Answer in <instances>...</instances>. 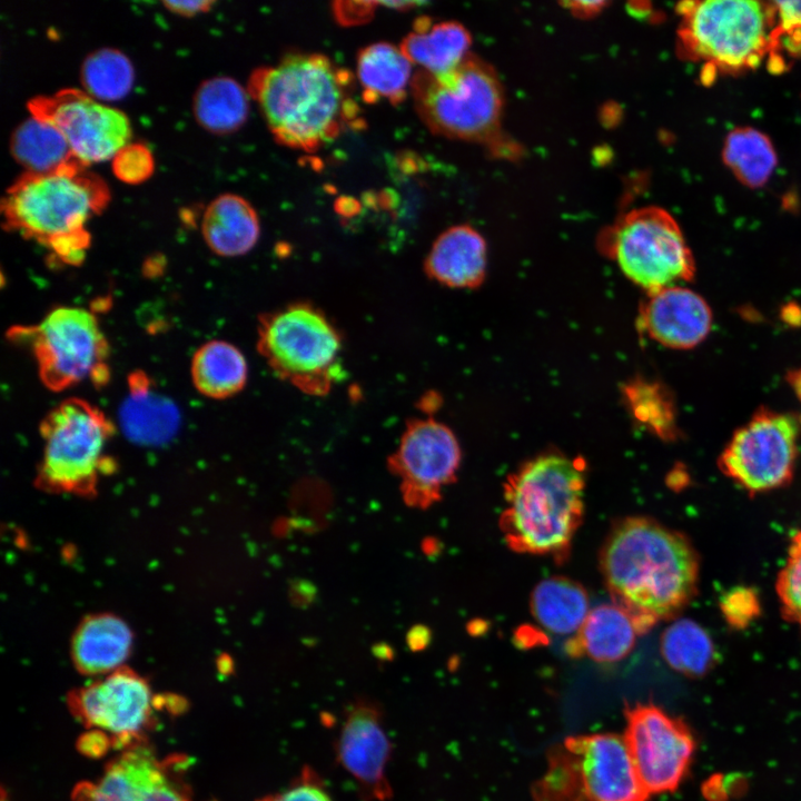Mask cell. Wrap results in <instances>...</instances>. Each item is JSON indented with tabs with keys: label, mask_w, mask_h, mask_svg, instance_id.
Returning a JSON list of instances; mask_svg holds the SVG:
<instances>
[{
	"label": "cell",
	"mask_w": 801,
	"mask_h": 801,
	"mask_svg": "<svg viewBox=\"0 0 801 801\" xmlns=\"http://www.w3.org/2000/svg\"><path fill=\"white\" fill-rule=\"evenodd\" d=\"M600 567L614 604L639 634L673 619L698 590L700 562L692 543L649 517H626L612 527Z\"/></svg>",
	"instance_id": "cell-1"
},
{
	"label": "cell",
	"mask_w": 801,
	"mask_h": 801,
	"mask_svg": "<svg viewBox=\"0 0 801 801\" xmlns=\"http://www.w3.org/2000/svg\"><path fill=\"white\" fill-rule=\"evenodd\" d=\"M352 76L322 53H293L251 72L247 90L278 144L313 152L358 119Z\"/></svg>",
	"instance_id": "cell-2"
},
{
	"label": "cell",
	"mask_w": 801,
	"mask_h": 801,
	"mask_svg": "<svg viewBox=\"0 0 801 801\" xmlns=\"http://www.w3.org/2000/svg\"><path fill=\"white\" fill-rule=\"evenodd\" d=\"M584 486L585 462L557 452L537 455L510 474L498 521L508 547L566 561L583 520Z\"/></svg>",
	"instance_id": "cell-3"
},
{
	"label": "cell",
	"mask_w": 801,
	"mask_h": 801,
	"mask_svg": "<svg viewBox=\"0 0 801 801\" xmlns=\"http://www.w3.org/2000/svg\"><path fill=\"white\" fill-rule=\"evenodd\" d=\"M75 162L48 174L24 172L7 190L1 205L4 225L46 246L67 265H79L89 248L86 222L110 198L106 182Z\"/></svg>",
	"instance_id": "cell-4"
},
{
	"label": "cell",
	"mask_w": 801,
	"mask_h": 801,
	"mask_svg": "<svg viewBox=\"0 0 801 801\" xmlns=\"http://www.w3.org/2000/svg\"><path fill=\"white\" fill-rule=\"evenodd\" d=\"M257 349L283 380L325 396L344 376L343 339L318 307L295 301L259 316Z\"/></svg>",
	"instance_id": "cell-5"
},
{
	"label": "cell",
	"mask_w": 801,
	"mask_h": 801,
	"mask_svg": "<svg viewBox=\"0 0 801 801\" xmlns=\"http://www.w3.org/2000/svg\"><path fill=\"white\" fill-rule=\"evenodd\" d=\"M678 11L686 56L726 71L756 67L779 36L773 2L688 1Z\"/></svg>",
	"instance_id": "cell-6"
},
{
	"label": "cell",
	"mask_w": 801,
	"mask_h": 801,
	"mask_svg": "<svg viewBox=\"0 0 801 801\" xmlns=\"http://www.w3.org/2000/svg\"><path fill=\"white\" fill-rule=\"evenodd\" d=\"M115 426L91 403L71 397L42 419V457L37 481L56 493L89 495L113 465L107 448Z\"/></svg>",
	"instance_id": "cell-7"
},
{
	"label": "cell",
	"mask_w": 801,
	"mask_h": 801,
	"mask_svg": "<svg viewBox=\"0 0 801 801\" xmlns=\"http://www.w3.org/2000/svg\"><path fill=\"white\" fill-rule=\"evenodd\" d=\"M411 91L419 118L436 135L482 140L498 126L503 107L500 82L490 66L471 53L444 73L418 70Z\"/></svg>",
	"instance_id": "cell-8"
},
{
	"label": "cell",
	"mask_w": 801,
	"mask_h": 801,
	"mask_svg": "<svg viewBox=\"0 0 801 801\" xmlns=\"http://www.w3.org/2000/svg\"><path fill=\"white\" fill-rule=\"evenodd\" d=\"M11 332L13 338H28L39 377L50 390H65L85 380L98 387L107 383L109 346L91 312L60 306L37 325Z\"/></svg>",
	"instance_id": "cell-9"
},
{
	"label": "cell",
	"mask_w": 801,
	"mask_h": 801,
	"mask_svg": "<svg viewBox=\"0 0 801 801\" xmlns=\"http://www.w3.org/2000/svg\"><path fill=\"white\" fill-rule=\"evenodd\" d=\"M605 253L647 294L691 281L695 263L675 219L659 207L625 214L606 233Z\"/></svg>",
	"instance_id": "cell-10"
},
{
	"label": "cell",
	"mask_w": 801,
	"mask_h": 801,
	"mask_svg": "<svg viewBox=\"0 0 801 801\" xmlns=\"http://www.w3.org/2000/svg\"><path fill=\"white\" fill-rule=\"evenodd\" d=\"M799 434L792 415L761 407L722 449L720 471L751 494L783 487L794 474Z\"/></svg>",
	"instance_id": "cell-11"
},
{
	"label": "cell",
	"mask_w": 801,
	"mask_h": 801,
	"mask_svg": "<svg viewBox=\"0 0 801 801\" xmlns=\"http://www.w3.org/2000/svg\"><path fill=\"white\" fill-rule=\"evenodd\" d=\"M462 458L459 443L449 427L428 418L411 419L387 465L399 481L409 507L427 508L456 479Z\"/></svg>",
	"instance_id": "cell-12"
},
{
	"label": "cell",
	"mask_w": 801,
	"mask_h": 801,
	"mask_svg": "<svg viewBox=\"0 0 801 801\" xmlns=\"http://www.w3.org/2000/svg\"><path fill=\"white\" fill-rule=\"evenodd\" d=\"M31 116L55 126L83 165L112 159L131 136L128 117L83 90L69 88L28 102Z\"/></svg>",
	"instance_id": "cell-13"
},
{
	"label": "cell",
	"mask_w": 801,
	"mask_h": 801,
	"mask_svg": "<svg viewBox=\"0 0 801 801\" xmlns=\"http://www.w3.org/2000/svg\"><path fill=\"white\" fill-rule=\"evenodd\" d=\"M624 740L649 793L674 791L690 767L694 739L688 726L653 703L625 709Z\"/></svg>",
	"instance_id": "cell-14"
},
{
	"label": "cell",
	"mask_w": 801,
	"mask_h": 801,
	"mask_svg": "<svg viewBox=\"0 0 801 801\" xmlns=\"http://www.w3.org/2000/svg\"><path fill=\"white\" fill-rule=\"evenodd\" d=\"M71 713L86 726L111 733L116 748L144 742L151 726L154 699L148 682L121 666L107 676L68 694Z\"/></svg>",
	"instance_id": "cell-15"
},
{
	"label": "cell",
	"mask_w": 801,
	"mask_h": 801,
	"mask_svg": "<svg viewBox=\"0 0 801 801\" xmlns=\"http://www.w3.org/2000/svg\"><path fill=\"white\" fill-rule=\"evenodd\" d=\"M187 758L158 760L145 742L131 745L111 760L98 783H80L75 801H191L182 779Z\"/></svg>",
	"instance_id": "cell-16"
},
{
	"label": "cell",
	"mask_w": 801,
	"mask_h": 801,
	"mask_svg": "<svg viewBox=\"0 0 801 801\" xmlns=\"http://www.w3.org/2000/svg\"><path fill=\"white\" fill-rule=\"evenodd\" d=\"M392 750L380 706L368 699L350 703L337 738L336 756L356 782L364 800L387 801L392 798L386 771Z\"/></svg>",
	"instance_id": "cell-17"
},
{
	"label": "cell",
	"mask_w": 801,
	"mask_h": 801,
	"mask_svg": "<svg viewBox=\"0 0 801 801\" xmlns=\"http://www.w3.org/2000/svg\"><path fill=\"white\" fill-rule=\"evenodd\" d=\"M563 744L574 756L585 801H647L624 738L594 733L570 736Z\"/></svg>",
	"instance_id": "cell-18"
},
{
	"label": "cell",
	"mask_w": 801,
	"mask_h": 801,
	"mask_svg": "<svg viewBox=\"0 0 801 801\" xmlns=\"http://www.w3.org/2000/svg\"><path fill=\"white\" fill-rule=\"evenodd\" d=\"M637 322L640 329L659 344L690 349L708 337L713 316L703 297L675 285L649 293L640 306Z\"/></svg>",
	"instance_id": "cell-19"
},
{
	"label": "cell",
	"mask_w": 801,
	"mask_h": 801,
	"mask_svg": "<svg viewBox=\"0 0 801 801\" xmlns=\"http://www.w3.org/2000/svg\"><path fill=\"white\" fill-rule=\"evenodd\" d=\"M424 269L429 278L444 286L476 288L486 273L485 240L471 226H453L434 241Z\"/></svg>",
	"instance_id": "cell-20"
},
{
	"label": "cell",
	"mask_w": 801,
	"mask_h": 801,
	"mask_svg": "<svg viewBox=\"0 0 801 801\" xmlns=\"http://www.w3.org/2000/svg\"><path fill=\"white\" fill-rule=\"evenodd\" d=\"M128 395L119 409V422L134 442L157 445L169 441L179 426V412L169 398L158 393L142 372L128 378Z\"/></svg>",
	"instance_id": "cell-21"
},
{
	"label": "cell",
	"mask_w": 801,
	"mask_h": 801,
	"mask_svg": "<svg viewBox=\"0 0 801 801\" xmlns=\"http://www.w3.org/2000/svg\"><path fill=\"white\" fill-rule=\"evenodd\" d=\"M639 632L632 617L615 604L592 609L580 630L567 641L571 657L587 656L599 663L617 662L632 651Z\"/></svg>",
	"instance_id": "cell-22"
},
{
	"label": "cell",
	"mask_w": 801,
	"mask_h": 801,
	"mask_svg": "<svg viewBox=\"0 0 801 801\" xmlns=\"http://www.w3.org/2000/svg\"><path fill=\"white\" fill-rule=\"evenodd\" d=\"M131 644L132 635L123 621L110 614L93 615L72 637V662L82 674H109L122 666Z\"/></svg>",
	"instance_id": "cell-23"
},
{
	"label": "cell",
	"mask_w": 801,
	"mask_h": 801,
	"mask_svg": "<svg viewBox=\"0 0 801 801\" xmlns=\"http://www.w3.org/2000/svg\"><path fill=\"white\" fill-rule=\"evenodd\" d=\"M201 234L207 246L222 257L248 253L258 241L260 225L256 210L241 196L222 194L207 206Z\"/></svg>",
	"instance_id": "cell-24"
},
{
	"label": "cell",
	"mask_w": 801,
	"mask_h": 801,
	"mask_svg": "<svg viewBox=\"0 0 801 801\" xmlns=\"http://www.w3.org/2000/svg\"><path fill=\"white\" fill-rule=\"evenodd\" d=\"M471 34L456 21L432 23L421 17L400 43V50L413 63L433 75L456 68L469 55Z\"/></svg>",
	"instance_id": "cell-25"
},
{
	"label": "cell",
	"mask_w": 801,
	"mask_h": 801,
	"mask_svg": "<svg viewBox=\"0 0 801 801\" xmlns=\"http://www.w3.org/2000/svg\"><path fill=\"white\" fill-rule=\"evenodd\" d=\"M356 72L363 98L368 103L386 99L400 103L411 87L412 62L400 48L388 42H375L357 55Z\"/></svg>",
	"instance_id": "cell-26"
},
{
	"label": "cell",
	"mask_w": 801,
	"mask_h": 801,
	"mask_svg": "<svg viewBox=\"0 0 801 801\" xmlns=\"http://www.w3.org/2000/svg\"><path fill=\"white\" fill-rule=\"evenodd\" d=\"M531 611L546 631L556 635H574L590 612L589 596L580 583L553 576L534 587Z\"/></svg>",
	"instance_id": "cell-27"
},
{
	"label": "cell",
	"mask_w": 801,
	"mask_h": 801,
	"mask_svg": "<svg viewBox=\"0 0 801 801\" xmlns=\"http://www.w3.org/2000/svg\"><path fill=\"white\" fill-rule=\"evenodd\" d=\"M191 379L206 397L225 399L238 394L248 377L243 353L225 340H209L200 346L191 360Z\"/></svg>",
	"instance_id": "cell-28"
},
{
	"label": "cell",
	"mask_w": 801,
	"mask_h": 801,
	"mask_svg": "<svg viewBox=\"0 0 801 801\" xmlns=\"http://www.w3.org/2000/svg\"><path fill=\"white\" fill-rule=\"evenodd\" d=\"M10 150L27 172H55L80 162L55 126L31 115L13 130Z\"/></svg>",
	"instance_id": "cell-29"
},
{
	"label": "cell",
	"mask_w": 801,
	"mask_h": 801,
	"mask_svg": "<svg viewBox=\"0 0 801 801\" xmlns=\"http://www.w3.org/2000/svg\"><path fill=\"white\" fill-rule=\"evenodd\" d=\"M249 92L235 79L214 77L202 81L194 96L197 122L215 135L238 130L249 115Z\"/></svg>",
	"instance_id": "cell-30"
},
{
	"label": "cell",
	"mask_w": 801,
	"mask_h": 801,
	"mask_svg": "<svg viewBox=\"0 0 801 801\" xmlns=\"http://www.w3.org/2000/svg\"><path fill=\"white\" fill-rule=\"evenodd\" d=\"M660 650L670 668L691 678L705 675L716 661L712 637L689 619L676 620L663 631Z\"/></svg>",
	"instance_id": "cell-31"
},
{
	"label": "cell",
	"mask_w": 801,
	"mask_h": 801,
	"mask_svg": "<svg viewBox=\"0 0 801 801\" xmlns=\"http://www.w3.org/2000/svg\"><path fill=\"white\" fill-rule=\"evenodd\" d=\"M622 394L633 418L642 427L665 442L679 437L676 405L664 384L634 377L623 385Z\"/></svg>",
	"instance_id": "cell-32"
},
{
	"label": "cell",
	"mask_w": 801,
	"mask_h": 801,
	"mask_svg": "<svg viewBox=\"0 0 801 801\" xmlns=\"http://www.w3.org/2000/svg\"><path fill=\"white\" fill-rule=\"evenodd\" d=\"M723 160L744 185L760 187L771 176L777 157L765 135L752 128H738L726 137Z\"/></svg>",
	"instance_id": "cell-33"
},
{
	"label": "cell",
	"mask_w": 801,
	"mask_h": 801,
	"mask_svg": "<svg viewBox=\"0 0 801 801\" xmlns=\"http://www.w3.org/2000/svg\"><path fill=\"white\" fill-rule=\"evenodd\" d=\"M80 80L88 95L103 101L123 98L130 91L135 71L129 58L118 49L100 48L82 61Z\"/></svg>",
	"instance_id": "cell-34"
},
{
	"label": "cell",
	"mask_w": 801,
	"mask_h": 801,
	"mask_svg": "<svg viewBox=\"0 0 801 801\" xmlns=\"http://www.w3.org/2000/svg\"><path fill=\"white\" fill-rule=\"evenodd\" d=\"M535 801H585L573 754L563 744L548 756V770L534 787Z\"/></svg>",
	"instance_id": "cell-35"
},
{
	"label": "cell",
	"mask_w": 801,
	"mask_h": 801,
	"mask_svg": "<svg viewBox=\"0 0 801 801\" xmlns=\"http://www.w3.org/2000/svg\"><path fill=\"white\" fill-rule=\"evenodd\" d=\"M775 590L783 617L801 627V531L791 538L788 557L778 575Z\"/></svg>",
	"instance_id": "cell-36"
},
{
	"label": "cell",
	"mask_w": 801,
	"mask_h": 801,
	"mask_svg": "<svg viewBox=\"0 0 801 801\" xmlns=\"http://www.w3.org/2000/svg\"><path fill=\"white\" fill-rule=\"evenodd\" d=\"M722 617L734 630H743L761 613L760 597L755 589L739 585L724 592L719 602Z\"/></svg>",
	"instance_id": "cell-37"
},
{
	"label": "cell",
	"mask_w": 801,
	"mask_h": 801,
	"mask_svg": "<svg viewBox=\"0 0 801 801\" xmlns=\"http://www.w3.org/2000/svg\"><path fill=\"white\" fill-rule=\"evenodd\" d=\"M154 157L148 147L139 142H128L112 157L111 168L115 176L126 184H140L154 171Z\"/></svg>",
	"instance_id": "cell-38"
},
{
	"label": "cell",
	"mask_w": 801,
	"mask_h": 801,
	"mask_svg": "<svg viewBox=\"0 0 801 801\" xmlns=\"http://www.w3.org/2000/svg\"><path fill=\"white\" fill-rule=\"evenodd\" d=\"M259 801H333L320 780L305 769L303 775L285 791Z\"/></svg>",
	"instance_id": "cell-39"
},
{
	"label": "cell",
	"mask_w": 801,
	"mask_h": 801,
	"mask_svg": "<svg viewBox=\"0 0 801 801\" xmlns=\"http://www.w3.org/2000/svg\"><path fill=\"white\" fill-rule=\"evenodd\" d=\"M377 6L374 1H337L333 14L342 26L362 24L373 18Z\"/></svg>",
	"instance_id": "cell-40"
},
{
	"label": "cell",
	"mask_w": 801,
	"mask_h": 801,
	"mask_svg": "<svg viewBox=\"0 0 801 801\" xmlns=\"http://www.w3.org/2000/svg\"><path fill=\"white\" fill-rule=\"evenodd\" d=\"M773 4L779 33L801 30V1H777Z\"/></svg>",
	"instance_id": "cell-41"
},
{
	"label": "cell",
	"mask_w": 801,
	"mask_h": 801,
	"mask_svg": "<svg viewBox=\"0 0 801 801\" xmlns=\"http://www.w3.org/2000/svg\"><path fill=\"white\" fill-rule=\"evenodd\" d=\"M110 744L112 745L111 739L103 731L92 730L79 739L78 748L86 755L101 756Z\"/></svg>",
	"instance_id": "cell-42"
},
{
	"label": "cell",
	"mask_w": 801,
	"mask_h": 801,
	"mask_svg": "<svg viewBox=\"0 0 801 801\" xmlns=\"http://www.w3.org/2000/svg\"><path fill=\"white\" fill-rule=\"evenodd\" d=\"M210 0H196V1H164L162 4L171 12L184 16L192 17L195 14L208 11L214 4Z\"/></svg>",
	"instance_id": "cell-43"
},
{
	"label": "cell",
	"mask_w": 801,
	"mask_h": 801,
	"mask_svg": "<svg viewBox=\"0 0 801 801\" xmlns=\"http://www.w3.org/2000/svg\"><path fill=\"white\" fill-rule=\"evenodd\" d=\"M431 641V631L427 626L414 625L407 632L406 642L412 651H422L427 647Z\"/></svg>",
	"instance_id": "cell-44"
},
{
	"label": "cell",
	"mask_w": 801,
	"mask_h": 801,
	"mask_svg": "<svg viewBox=\"0 0 801 801\" xmlns=\"http://www.w3.org/2000/svg\"><path fill=\"white\" fill-rule=\"evenodd\" d=\"M574 13L578 16H592L605 6V2L601 1H574L565 3Z\"/></svg>",
	"instance_id": "cell-45"
},
{
	"label": "cell",
	"mask_w": 801,
	"mask_h": 801,
	"mask_svg": "<svg viewBox=\"0 0 801 801\" xmlns=\"http://www.w3.org/2000/svg\"><path fill=\"white\" fill-rule=\"evenodd\" d=\"M378 3H379V6H384V7L388 8V9H394V10H398V11H406V10H412V9H414L415 7H418V6L423 4L424 2H419V1H387V2H378Z\"/></svg>",
	"instance_id": "cell-46"
},
{
	"label": "cell",
	"mask_w": 801,
	"mask_h": 801,
	"mask_svg": "<svg viewBox=\"0 0 801 801\" xmlns=\"http://www.w3.org/2000/svg\"><path fill=\"white\" fill-rule=\"evenodd\" d=\"M788 382L790 383L793 392L797 394V396L801 400V368L792 370L788 375Z\"/></svg>",
	"instance_id": "cell-47"
},
{
	"label": "cell",
	"mask_w": 801,
	"mask_h": 801,
	"mask_svg": "<svg viewBox=\"0 0 801 801\" xmlns=\"http://www.w3.org/2000/svg\"><path fill=\"white\" fill-rule=\"evenodd\" d=\"M441 399L437 398V395L432 393L426 394L421 400L422 408L426 413H429L431 409H436Z\"/></svg>",
	"instance_id": "cell-48"
}]
</instances>
